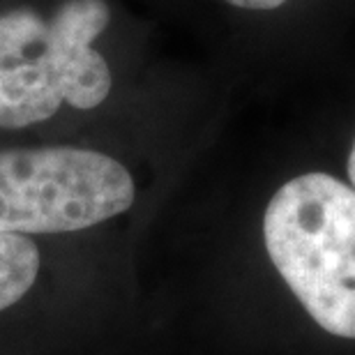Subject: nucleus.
<instances>
[{
  "mask_svg": "<svg viewBox=\"0 0 355 355\" xmlns=\"http://www.w3.org/2000/svg\"><path fill=\"white\" fill-rule=\"evenodd\" d=\"M109 24L106 0H60L51 10L19 5L0 12V127L40 125L62 106H102L113 90V72L97 40Z\"/></svg>",
  "mask_w": 355,
  "mask_h": 355,
  "instance_id": "f257e3e1",
  "label": "nucleus"
},
{
  "mask_svg": "<svg viewBox=\"0 0 355 355\" xmlns=\"http://www.w3.org/2000/svg\"><path fill=\"white\" fill-rule=\"evenodd\" d=\"M263 240L307 314L355 339V189L328 173L293 178L270 198Z\"/></svg>",
  "mask_w": 355,
  "mask_h": 355,
  "instance_id": "f03ea898",
  "label": "nucleus"
},
{
  "mask_svg": "<svg viewBox=\"0 0 355 355\" xmlns=\"http://www.w3.org/2000/svg\"><path fill=\"white\" fill-rule=\"evenodd\" d=\"M134 196L132 173L99 150H0V233L83 231L127 212Z\"/></svg>",
  "mask_w": 355,
  "mask_h": 355,
  "instance_id": "7ed1b4c3",
  "label": "nucleus"
},
{
  "mask_svg": "<svg viewBox=\"0 0 355 355\" xmlns=\"http://www.w3.org/2000/svg\"><path fill=\"white\" fill-rule=\"evenodd\" d=\"M40 272V250L28 236L0 233V311L17 304Z\"/></svg>",
  "mask_w": 355,
  "mask_h": 355,
  "instance_id": "20e7f679",
  "label": "nucleus"
},
{
  "mask_svg": "<svg viewBox=\"0 0 355 355\" xmlns=\"http://www.w3.org/2000/svg\"><path fill=\"white\" fill-rule=\"evenodd\" d=\"M233 7H240V10H257V12H266V10H275V7H282L286 0H224Z\"/></svg>",
  "mask_w": 355,
  "mask_h": 355,
  "instance_id": "39448f33",
  "label": "nucleus"
},
{
  "mask_svg": "<svg viewBox=\"0 0 355 355\" xmlns=\"http://www.w3.org/2000/svg\"><path fill=\"white\" fill-rule=\"evenodd\" d=\"M349 178H351L353 189H355V141H353V148H351V155H349Z\"/></svg>",
  "mask_w": 355,
  "mask_h": 355,
  "instance_id": "423d86ee",
  "label": "nucleus"
}]
</instances>
